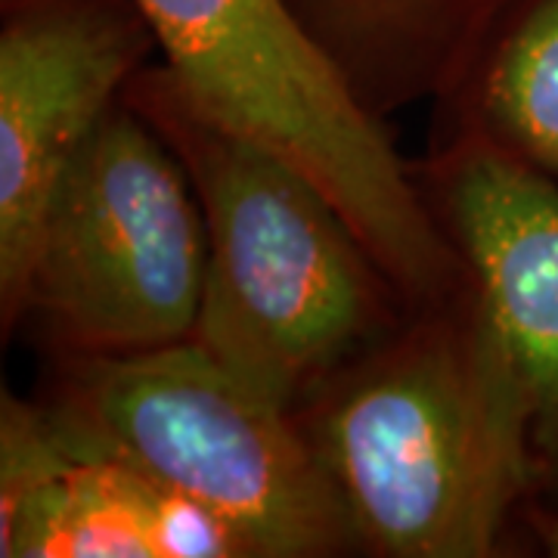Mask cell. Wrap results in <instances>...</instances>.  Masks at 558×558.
<instances>
[{
    "label": "cell",
    "mask_w": 558,
    "mask_h": 558,
    "mask_svg": "<svg viewBox=\"0 0 558 558\" xmlns=\"http://www.w3.org/2000/svg\"><path fill=\"white\" fill-rule=\"evenodd\" d=\"M3 558H248L208 509L116 459L75 450L44 403L3 398L0 413Z\"/></svg>",
    "instance_id": "8"
},
{
    "label": "cell",
    "mask_w": 558,
    "mask_h": 558,
    "mask_svg": "<svg viewBox=\"0 0 558 558\" xmlns=\"http://www.w3.org/2000/svg\"><path fill=\"white\" fill-rule=\"evenodd\" d=\"M44 410L75 450L116 459L218 515L248 558L357 546L299 416L193 339L134 354H62Z\"/></svg>",
    "instance_id": "4"
},
{
    "label": "cell",
    "mask_w": 558,
    "mask_h": 558,
    "mask_svg": "<svg viewBox=\"0 0 558 558\" xmlns=\"http://www.w3.org/2000/svg\"><path fill=\"white\" fill-rule=\"evenodd\" d=\"M202 116L258 140L317 183L410 311L469 279L428 199L289 0H131Z\"/></svg>",
    "instance_id": "3"
},
{
    "label": "cell",
    "mask_w": 558,
    "mask_h": 558,
    "mask_svg": "<svg viewBox=\"0 0 558 558\" xmlns=\"http://www.w3.org/2000/svg\"><path fill=\"white\" fill-rule=\"evenodd\" d=\"M208 236L159 131L121 100L62 171L10 326L38 319L62 354H134L193 339Z\"/></svg>",
    "instance_id": "5"
},
{
    "label": "cell",
    "mask_w": 558,
    "mask_h": 558,
    "mask_svg": "<svg viewBox=\"0 0 558 558\" xmlns=\"http://www.w3.org/2000/svg\"><path fill=\"white\" fill-rule=\"evenodd\" d=\"M447 140H478L558 183V0L490 16L440 94Z\"/></svg>",
    "instance_id": "10"
},
{
    "label": "cell",
    "mask_w": 558,
    "mask_h": 558,
    "mask_svg": "<svg viewBox=\"0 0 558 558\" xmlns=\"http://www.w3.org/2000/svg\"><path fill=\"white\" fill-rule=\"evenodd\" d=\"M153 32L90 0H35L0 35V311L20 301L62 171L140 72Z\"/></svg>",
    "instance_id": "6"
},
{
    "label": "cell",
    "mask_w": 558,
    "mask_h": 558,
    "mask_svg": "<svg viewBox=\"0 0 558 558\" xmlns=\"http://www.w3.org/2000/svg\"><path fill=\"white\" fill-rule=\"evenodd\" d=\"M295 16L381 121L440 100L487 25L472 0H299Z\"/></svg>",
    "instance_id": "9"
},
{
    "label": "cell",
    "mask_w": 558,
    "mask_h": 558,
    "mask_svg": "<svg viewBox=\"0 0 558 558\" xmlns=\"http://www.w3.org/2000/svg\"><path fill=\"white\" fill-rule=\"evenodd\" d=\"M124 100L196 190L208 270L193 341L227 369L295 413L410 317L339 205L301 168L202 116L168 69H140Z\"/></svg>",
    "instance_id": "2"
},
{
    "label": "cell",
    "mask_w": 558,
    "mask_h": 558,
    "mask_svg": "<svg viewBox=\"0 0 558 558\" xmlns=\"http://www.w3.org/2000/svg\"><path fill=\"white\" fill-rule=\"evenodd\" d=\"M418 186L519 373L539 484L558 490V183L447 140Z\"/></svg>",
    "instance_id": "7"
},
{
    "label": "cell",
    "mask_w": 558,
    "mask_h": 558,
    "mask_svg": "<svg viewBox=\"0 0 558 558\" xmlns=\"http://www.w3.org/2000/svg\"><path fill=\"white\" fill-rule=\"evenodd\" d=\"M539 537L549 556L558 558V512L556 515H539Z\"/></svg>",
    "instance_id": "11"
},
{
    "label": "cell",
    "mask_w": 558,
    "mask_h": 558,
    "mask_svg": "<svg viewBox=\"0 0 558 558\" xmlns=\"http://www.w3.org/2000/svg\"><path fill=\"white\" fill-rule=\"evenodd\" d=\"M295 416L373 556H494L539 484L527 398L472 279L410 311Z\"/></svg>",
    "instance_id": "1"
}]
</instances>
